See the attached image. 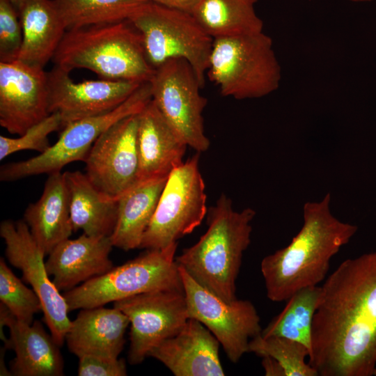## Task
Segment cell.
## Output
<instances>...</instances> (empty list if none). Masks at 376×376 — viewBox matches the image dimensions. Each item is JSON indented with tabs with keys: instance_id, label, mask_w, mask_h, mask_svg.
<instances>
[{
	"instance_id": "obj_5",
	"label": "cell",
	"mask_w": 376,
	"mask_h": 376,
	"mask_svg": "<svg viewBox=\"0 0 376 376\" xmlns=\"http://www.w3.org/2000/svg\"><path fill=\"white\" fill-rule=\"evenodd\" d=\"M207 75L225 97L260 98L280 86L281 69L263 31L213 39Z\"/></svg>"
},
{
	"instance_id": "obj_19",
	"label": "cell",
	"mask_w": 376,
	"mask_h": 376,
	"mask_svg": "<svg viewBox=\"0 0 376 376\" xmlns=\"http://www.w3.org/2000/svg\"><path fill=\"white\" fill-rule=\"evenodd\" d=\"M110 236H90L65 240L48 255L46 268L59 291L71 290L80 283L107 273L113 267L109 254Z\"/></svg>"
},
{
	"instance_id": "obj_31",
	"label": "cell",
	"mask_w": 376,
	"mask_h": 376,
	"mask_svg": "<svg viewBox=\"0 0 376 376\" xmlns=\"http://www.w3.org/2000/svg\"><path fill=\"white\" fill-rule=\"evenodd\" d=\"M62 120L58 113H50L41 121L29 127L18 138L0 136V159L18 151L31 150L40 153L51 146L48 136L53 132L62 129Z\"/></svg>"
},
{
	"instance_id": "obj_35",
	"label": "cell",
	"mask_w": 376,
	"mask_h": 376,
	"mask_svg": "<svg viewBox=\"0 0 376 376\" xmlns=\"http://www.w3.org/2000/svg\"><path fill=\"white\" fill-rule=\"evenodd\" d=\"M262 366L267 376H285V372L281 366L273 358L263 357Z\"/></svg>"
},
{
	"instance_id": "obj_7",
	"label": "cell",
	"mask_w": 376,
	"mask_h": 376,
	"mask_svg": "<svg viewBox=\"0 0 376 376\" xmlns=\"http://www.w3.org/2000/svg\"><path fill=\"white\" fill-rule=\"evenodd\" d=\"M127 20L140 33L154 69L170 60L184 59L204 86L213 38L192 14L148 1Z\"/></svg>"
},
{
	"instance_id": "obj_2",
	"label": "cell",
	"mask_w": 376,
	"mask_h": 376,
	"mask_svg": "<svg viewBox=\"0 0 376 376\" xmlns=\"http://www.w3.org/2000/svg\"><path fill=\"white\" fill-rule=\"evenodd\" d=\"M331 195L303 207L301 230L285 247L265 256L260 270L267 297L287 301L295 292L318 285L327 276L330 260L355 235L357 226L340 221L330 210Z\"/></svg>"
},
{
	"instance_id": "obj_4",
	"label": "cell",
	"mask_w": 376,
	"mask_h": 376,
	"mask_svg": "<svg viewBox=\"0 0 376 376\" xmlns=\"http://www.w3.org/2000/svg\"><path fill=\"white\" fill-rule=\"evenodd\" d=\"M52 61L70 72L85 68L101 79L140 84L149 82L155 72L128 20L67 30Z\"/></svg>"
},
{
	"instance_id": "obj_36",
	"label": "cell",
	"mask_w": 376,
	"mask_h": 376,
	"mask_svg": "<svg viewBox=\"0 0 376 376\" xmlns=\"http://www.w3.org/2000/svg\"><path fill=\"white\" fill-rule=\"evenodd\" d=\"M17 10L21 6V5L26 0H8Z\"/></svg>"
},
{
	"instance_id": "obj_24",
	"label": "cell",
	"mask_w": 376,
	"mask_h": 376,
	"mask_svg": "<svg viewBox=\"0 0 376 376\" xmlns=\"http://www.w3.org/2000/svg\"><path fill=\"white\" fill-rule=\"evenodd\" d=\"M169 175L138 181L118 200L117 219L110 235L113 246L139 249Z\"/></svg>"
},
{
	"instance_id": "obj_3",
	"label": "cell",
	"mask_w": 376,
	"mask_h": 376,
	"mask_svg": "<svg viewBox=\"0 0 376 376\" xmlns=\"http://www.w3.org/2000/svg\"><path fill=\"white\" fill-rule=\"evenodd\" d=\"M255 215L250 207L235 210L231 199L222 194L207 210L206 232L175 262L207 290L228 302L235 300V281L251 243Z\"/></svg>"
},
{
	"instance_id": "obj_20",
	"label": "cell",
	"mask_w": 376,
	"mask_h": 376,
	"mask_svg": "<svg viewBox=\"0 0 376 376\" xmlns=\"http://www.w3.org/2000/svg\"><path fill=\"white\" fill-rule=\"evenodd\" d=\"M138 181L169 175L183 161L187 145L151 100L138 114Z\"/></svg>"
},
{
	"instance_id": "obj_22",
	"label": "cell",
	"mask_w": 376,
	"mask_h": 376,
	"mask_svg": "<svg viewBox=\"0 0 376 376\" xmlns=\"http://www.w3.org/2000/svg\"><path fill=\"white\" fill-rule=\"evenodd\" d=\"M24 221L45 256L70 238L74 230L63 173L49 174L40 198L26 208Z\"/></svg>"
},
{
	"instance_id": "obj_8",
	"label": "cell",
	"mask_w": 376,
	"mask_h": 376,
	"mask_svg": "<svg viewBox=\"0 0 376 376\" xmlns=\"http://www.w3.org/2000/svg\"><path fill=\"white\" fill-rule=\"evenodd\" d=\"M152 100L149 82L142 84L124 102L107 113L82 118L63 128L58 141L45 152L17 162L2 165L0 180H17L26 177L61 171L68 164L85 162L96 139L113 124L139 113Z\"/></svg>"
},
{
	"instance_id": "obj_25",
	"label": "cell",
	"mask_w": 376,
	"mask_h": 376,
	"mask_svg": "<svg viewBox=\"0 0 376 376\" xmlns=\"http://www.w3.org/2000/svg\"><path fill=\"white\" fill-rule=\"evenodd\" d=\"M63 175L73 230H82L90 236H110L116 222L118 201L102 194L86 173L75 171Z\"/></svg>"
},
{
	"instance_id": "obj_27",
	"label": "cell",
	"mask_w": 376,
	"mask_h": 376,
	"mask_svg": "<svg viewBox=\"0 0 376 376\" xmlns=\"http://www.w3.org/2000/svg\"><path fill=\"white\" fill-rule=\"evenodd\" d=\"M322 287L308 286L295 292L283 310L261 331L263 337L279 336L304 345L311 354L312 327ZM309 354V356H310Z\"/></svg>"
},
{
	"instance_id": "obj_1",
	"label": "cell",
	"mask_w": 376,
	"mask_h": 376,
	"mask_svg": "<svg viewBox=\"0 0 376 376\" xmlns=\"http://www.w3.org/2000/svg\"><path fill=\"white\" fill-rule=\"evenodd\" d=\"M321 287L308 363L321 376L374 375L376 251L344 260Z\"/></svg>"
},
{
	"instance_id": "obj_33",
	"label": "cell",
	"mask_w": 376,
	"mask_h": 376,
	"mask_svg": "<svg viewBox=\"0 0 376 376\" xmlns=\"http://www.w3.org/2000/svg\"><path fill=\"white\" fill-rule=\"evenodd\" d=\"M79 359V376L127 375L126 364L123 359L83 355Z\"/></svg>"
},
{
	"instance_id": "obj_34",
	"label": "cell",
	"mask_w": 376,
	"mask_h": 376,
	"mask_svg": "<svg viewBox=\"0 0 376 376\" xmlns=\"http://www.w3.org/2000/svg\"><path fill=\"white\" fill-rule=\"evenodd\" d=\"M164 6L178 9L191 14L200 0H149Z\"/></svg>"
},
{
	"instance_id": "obj_11",
	"label": "cell",
	"mask_w": 376,
	"mask_h": 376,
	"mask_svg": "<svg viewBox=\"0 0 376 376\" xmlns=\"http://www.w3.org/2000/svg\"><path fill=\"white\" fill-rule=\"evenodd\" d=\"M179 272L189 318L201 322L216 337L228 359L237 363L249 352L250 338L261 334L260 317L249 300L228 302L197 283L182 267Z\"/></svg>"
},
{
	"instance_id": "obj_21",
	"label": "cell",
	"mask_w": 376,
	"mask_h": 376,
	"mask_svg": "<svg viewBox=\"0 0 376 376\" xmlns=\"http://www.w3.org/2000/svg\"><path fill=\"white\" fill-rule=\"evenodd\" d=\"M130 324L127 316L114 306L81 309L66 334L68 348L78 357L95 355L118 358Z\"/></svg>"
},
{
	"instance_id": "obj_32",
	"label": "cell",
	"mask_w": 376,
	"mask_h": 376,
	"mask_svg": "<svg viewBox=\"0 0 376 376\" xmlns=\"http://www.w3.org/2000/svg\"><path fill=\"white\" fill-rule=\"evenodd\" d=\"M22 39L17 10L8 0H0V62L18 58Z\"/></svg>"
},
{
	"instance_id": "obj_17",
	"label": "cell",
	"mask_w": 376,
	"mask_h": 376,
	"mask_svg": "<svg viewBox=\"0 0 376 376\" xmlns=\"http://www.w3.org/2000/svg\"><path fill=\"white\" fill-rule=\"evenodd\" d=\"M219 342L199 321L189 318L182 330L149 353L175 376H223Z\"/></svg>"
},
{
	"instance_id": "obj_10",
	"label": "cell",
	"mask_w": 376,
	"mask_h": 376,
	"mask_svg": "<svg viewBox=\"0 0 376 376\" xmlns=\"http://www.w3.org/2000/svg\"><path fill=\"white\" fill-rule=\"evenodd\" d=\"M149 83L152 100L171 127L187 146L206 151L210 145L203 118L207 100L190 64L184 59L166 61L155 69Z\"/></svg>"
},
{
	"instance_id": "obj_37",
	"label": "cell",
	"mask_w": 376,
	"mask_h": 376,
	"mask_svg": "<svg viewBox=\"0 0 376 376\" xmlns=\"http://www.w3.org/2000/svg\"><path fill=\"white\" fill-rule=\"evenodd\" d=\"M348 1H353V2L361 3V2H370V1H372L373 0H348Z\"/></svg>"
},
{
	"instance_id": "obj_15",
	"label": "cell",
	"mask_w": 376,
	"mask_h": 376,
	"mask_svg": "<svg viewBox=\"0 0 376 376\" xmlns=\"http://www.w3.org/2000/svg\"><path fill=\"white\" fill-rule=\"evenodd\" d=\"M47 81L49 112L59 113L62 129L72 122L112 111L142 84L105 79L75 82L70 72L56 65L47 72Z\"/></svg>"
},
{
	"instance_id": "obj_26",
	"label": "cell",
	"mask_w": 376,
	"mask_h": 376,
	"mask_svg": "<svg viewBox=\"0 0 376 376\" xmlns=\"http://www.w3.org/2000/svg\"><path fill=\"white\" fill-rule=\"evenodd\" d=\"M258 0H200L191 14L213 39L263 31Z\"/></svg>"
},
{
	"instance_id": "obj_6",
	"label": "cell",
	"mask_w": 376,
	"mask_h": 376,
	"mask_svg": "<svg viewBox=\"0 0 376 376\" xmlns=\"http://www.w3.org/2000/svg\"><path fill=\"white\" fill-rule=\"evenodd\" d=\"M178 242L163 249H148L137 258L65 291L69 311L104 306L136 295L183 290L175 262Z\"/></svg>"
},
{
	"instance_id": "obj_18",
	"label": "cell",
	"mask_w": 376,
	"mask_h": 376,
	"mask_svg": "<svg viewBox=\"0 0 376 376\" xmlns=\"http://www.w3.org/2000/svg\"><path fill=\"white\" fill-rule=\"evenodd\" d=\"M10 330L6 349H12L15 357L10 363V373L15 376H61L64 361L52 336L40 322L25 324L16 319L9 309L0 304V331Z\"/></svg>"
},
{
	"instance_id": "obj_38",
	"label": "cell",
	"mask_w": 376,
	"mask_h": 376,
	"mask_svg": "<svg viewBox=\"0 0 376 376\" xmlns=\"http://www.w3.org/2000/svg\"><path fill=\"white\" fill-rule=\"evenodd\" d=\"M374 375L376 376V369H375V370Z\"/></svg>"
},
{
	"instance_id": "obj_30",
	"label": "cell",
	"mask_w": 376,
	"mask_h": 376,
	"mask_svg": "<svg viewBox=\"0 0 376 376\" xmlns=\"http://www.w3.org/2000/svg\"><path fill=\"white\" fill-rule=\"evenodd\" d=\"M0 300L17 320L32 324L36 313L42 311V304L36 293L29 288L0 259Z\"/></svg>"
},
{
	"instance_id": "obj_29",
	"label": "cell",
	"mask_w": 376,
	"mask_h": 376,
	"mask_svg": "<svg viewBox=\"0 0 376 376\" xmlns=\"http://www.w3.org/2000/svg\"><path fill=\"white\" fill-rule=\"evenodd\" d=\"M249 352L262 358H273L284 370L285 376L319 375L316 370L305 361V358L309 357V350L304 345L285 338L263 337L259 334L250 340Z\"/></svg>"
},
{
	"instance_id": "obj_28",
	"label": "cell",
	"mask_w": 376,
	"mask_h": 376,
	"mask_svg": "<svg viewBox=\"0 0 376 376\" xmlns=\"http://www.w3.org/2000/svg\"><path fill=\"white\" fill-rule=\"evenodd\" d=\"M149 0H55L67 30L127 20Z\"/></svg>"
},
{
	"instance_id": "obj_13",
	"label": "cell",
	"mask_w": 376,
	"mask_h": 376,
	"mask_svg": "<svg viewBox=\"0 0 376 376\" xmlns=\"http://www.w3.org/2000/svg\"><path fill=\"white\" fill-rule=\"evenodd\" d=\"M0 235L6 244L5 253L9 263L22 271L23 281L31 285L39 297L44 320L56 343L62 346L72 321L65 297L49 279L45 254L24 220L3 221Z\"/></svg>"
},
{
	"instance_id": "obj_16",
	"label": "cell",
	"mask_w": 376,
	"mask_h": 376,
	"mask_svg": "<svg viewBox=\"0 0 376 376\" xmlns=\"http://www.w3.org/2000/svg\"><path fill=\"white\" fill-rule=\"evenodd\" d=\"M47 72L20 60L0 62V125L21 135L48 116Z\"/></svg>"
},
{
	"instance_id": "obj_23",
	"label": "cell",
	"mask_w": 376,
	"mask_h": 376,
	"mask_svg": "<svg viewBox=\"0 0 376 376\" xmlns=\"http://www.w3.org/2000/svg\"><path fill=\"white\" fill-rule=\"evenodd\" d=\"M17 11L23 34L17 59L44 68L67 31L55 0H26Z\"/></svg>"
},
{
	"instance_id": "obj_14",
	"label": "cell",
	"mask_w": 376,
	"mask_h": 376,
	"mask_svg": "<svg viewBox=\"0 0 376 376\" xmlns=\"http://www.w3.org/2000/svg\"><path fill=\"white\" fill-rule=\"evenodd\" d=\"M138 114L121 119L101 134L84 162L92 184L116 201L138 182Z\"/></svg>"
},
{
	"instance_id": "obj_9",
	"label": "cell",
	"mask_w": 376,
	"mask_h": 376,
	"mask_svg": "<svg viewBox=\"0 0 376 376\" xmlns=\"http://www.w3.org/2000/svg\"><path fill=\"white\" fill-rule=\"evenodd\" d=\"M200 152L169 173L139 249H163L198 226L207 214Z\"/></svg>"
},
{
	"instance_id": "obj_12",
	"label": "cell",
	"mask_w": 376,
	"mask_h": 376,
	"mask_svg": "<svg viewBox=\"0 0 376 376\" xmlns=\"http://www.w3.org/2000/svg\"><path fill=\"white\" fill-rule=\"evenodd\" d=\"M130 320L128 360L139 364L164 340L178 334L189 319L184 290L144 292L113 302Z\"/></svg>"
}]
</instances>
